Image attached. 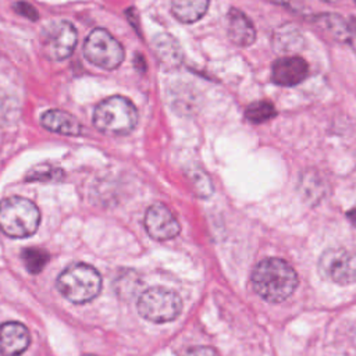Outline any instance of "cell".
<instances>
[{
  "mask_svg": "<svg viewBox=\"0 0 356 356\" xmlns=\"http://www.w3.org/2000/svg\"><path fill=\"white\" fill-rule=\"evenodd\" d=\"M21 259L31 274H39L49 261V253L40 248H26L22 250Z\"/></svg>",
  "mask_w": 356,
  "mask_h": 356,
  "instance_id": "obj_19",
  "label": "cell"
},
{
  "mask_svg": "<svg viewBox=\"0 0 356 356\" xmlns=\"http://www.w3.org/2000/svg\"><path fill=\"white\" fill-rule=\"evenodd\" d=\"M273 1H284V0H273Z\"/></svg>",
  "mask_w": 356,
  "mask_h": 356,
  "instance_id": "obj_25",
  "label": "cell"
},
{
  "mask_svg": "<svg viewBox=\"0 0 356 356\" xmlns=\"http://www.w3.org/2000/svg\"><path fill=\"white\" fill-rule=\"evenodd\" d=\"M40 222L38 206L26 197L10 196L0 202V229L11 238H25L36 232Z\"/></svg>",
  "mask_w": 356,
  "mask_h": 356,
  "instance_id": "obj_4",
  "label": "cell"
},
{
  "mask_svg": "<svg viewBox=\"0 0 356 356\" xmlns=\"http://www.w3.org/2000/svg\"><path fill=\"white\" fill-rule=\"evenodd\" d=\"M298 281L293 267L278 257L259 261L252 273L253 291L270 303H280L288 299L296 289Z\"/></svg>",
  "mask_w": 356,
  "mask_h": 356,
  "instance_id": "obj_1",
  "label": "cell"
},
{
  "mask_svg": "<svg viewBox=\"0 0 356 356\" xmlns=\"http://www.w3.org/2000/svg\"><path fill=\"white\" fill-rule=\"evenodd\" d=\"M64 178V171L51 164H39L33 167L28 175L26 181H39V182H54Z\"/></svg>",
  "mask_w": 356,
  "mask_h": 356,
  "instance_id": "obj_20",
  "label": "cell"
},
{
  "mask_svg": "<svg viewBox=\"0 0 356 356\" xmlns=\"http://www.w3.org/2000/svg\"><path fill=\"white\" fill-rule=\"evenodd\" d=\"M275 114H277V110H275L274 104L267 100L254 102V103L249 104L245 110L246 120L253 124L266 122V121L271 120L273 117H275Z\"/></svg>",
  "mask_w": 356,
  "mask_h": 356,
  "instance_id": "obj_18",
  "label": "cell"
},
{
  "mask_svg": "<svg viewBox=\"0 0 356 356\" xmlns=\"http://www.w3.org/2000/svg\"><path fill=\"white\" fill-rule=\"evenodd\" d=\"M14 10L21 14L22 17L31 19V21H36L39 18V14L36 11V8L33 6H31L29 3L26 1H18L14 4Z\"/></svg>",
  "mask_w": 356,
  "mask_h": 356,
  "instance_id": "obj_21",
  "label": "cell"
},
{
  "mask_svg": "<svg viewBox=\"0 0 356 356\" xmlns=\"http://www.w3.org/2000/svg\"><path fill=\"white\" fill-rule=\"evenodd\" d=\"M318 271L339 285L356 282V252L346 249H327L318 260Z\"/></svg>",
  "mask_w": 356,
  "mask_h": 356,
  "instance_id": "obj_8",
  "label": "cell"
},
{
  "mask_svg": "<svg viewBox=\"0 0 356 356\" xmlns=\"http://www.w3.org/2000/svg\"><path fill=\"white\" fill-rule=\"evenodd\" d=\"M309 65L299 56H282L271 65V81L278 86H295L307 78Z\"/></svg>",
  "mask_w": 356,
  "mask_h": 356,
  "instance_id": "obj_10",
  "label": "cell"
},
{
  "mask_svg": "<svg viewBox=\"0 0 356 356\" xmlns=\"http://www.w3.org/2000/svg\"><path fill=\"white\" fill-rule=\"evenodd\" d=\"M143 222L147 234L156 241L172 239L181 231L175 216L161 203H154L147 209Z\"/></svg>",
  "mask_w": 356,
  "mask_h": 356,
  "instance_id": "obj_9",
  "label": "cell"
},
{
  "mask_svg": "<svg viewBox=\"0 0 356 356\" xmlns=\"http://www.w3.org/2000/svg\"><path fill=\"white\" fill-rule=\"evenodd\" d=\"M83 356H95V355H83Z\"/></svg>",
  "mask_w": 356,
  "mask_h": 356,
  "instance_id": "obj_26",
  "label": "cell"
},
{
  "mask_svg": "<svg viewBox=\"0 0 356 356\" xmlns=\"http://www.w3.org/2000/svg\"><path fill=\"white\" fill-rule=\"evenodd\" d=\"M316 24L323 32L338 42H349L350 39L349 24L341 15L321 14L316 18Z\"/></svg>",
  "mask_w": 356,
  "mask_h": 356,
  "instance_id": "obj_17",
  "label": "cell"
},
{
  "mask_svg": "<svg viewBox=\"0 0 356 356\" xmlns=\"http://www.w3.org/2000/svg\"><path fill=\"white\" fill-rule=\"evenodd\" d=\"M82 51L90 64L107 71L118 68L125 57L122 44L104 28H95L89 32Z\"/></svg>",
  "mask_w": 356,
  "mask_h": 356,
  "instance_id": "obj_5",
  "label": "cell"
},
{
  "mask_svg": "<svg viewBox=\"0 0 356 356\" xmlns=\"http://www.w3.org/2000/svg\"><path fill=\"white\" fill-rule=\"evenodd\" d=\"M31 335L28 328L17 321L0 324V355L18 356L29 345Z\"/></svg>",
  "mask_w": 356,
  "mask_h": 356,
  "instance_id": "obj_11",
  "label": "cell"
},
{
  "mask_svg": "<svg viewBox=\"0 0 356 356\" xmlns=\"http://www.w3.org/2000/svg\"><path fill=\"white\" fill-rule=\"evenodd\" d=\"M323 1H327V3H337V1H339V0H323Z\"/></svg>",
  "mask_w": 356,
  "mask_h": 356,
  "instance_id": "obj_24",
  "label": "cell"
},
{
  "mask_svg": "<svg viewBox=\"0 0 356 356\" xmlns=\"http://www.w3.org/2000/svg\"><path fill=\"white\" fill-rule=\"evenodd\" d=\"M348 24H349V29L353 31V32H356V18H352Z\"/></svg>",
  "mask_w": 356,
  "mask_h": 356,
  "instance_id": "obj_23",
  "label": "cell"
},
{
  "mask_svg": "<svg viewBox=\"0 0 356 356\" xmlns=\"http://www.w3.org/2000/svg\"><path fill=\"white\" fill-rule=\"evenodd\" d=\"M40 124L50 132L67 136H78L82 132L81 122L68 111L51 108L42 114Z\"/></svg>",
  "mask_w": 356,
  "mask_h": 356,
  "instance_id": "obj_13",
  "label": "cell"
},
{
  "mask_svg": "<svg viewBox=\"0 0 356 356\" xmlns=\"http://www.w3.org/2000/svg\"><path fill=\"white\" fill-rule=\"evenodd\" d=\"M138 124L135 104L124 96L114 95L102 100L93 111V125L106 135H127Z\"/></svg>",
  "mask_w": 356,
  "mask_h": 356,
  "instance_id": "obj_2",
  "label": "cell"
},
{
  "mask_svg": "<svg viewBox=\"0 0 356 356\" xmlns=\"http://www.w3.org/2000/svg\"><path fill=\"white\" fill-rule=\"evenodd\" d=\"M303 43V35L293 24H284L278 26L271 36V46L277 53L284 56L302 50Z\"/></svg>",
  "mask_w": 356,
  "mask_h": 356,
  "instance_id": "obj_14",
  "label": "cell"
},
{
  "mask_svg": "<svg viewBox=\"0 0 356 356\" xmlns=\"http://www.w3.org/2000/svg\"><path fill=\"white\" fill-rule=\"evenodd\" d=\"M78 32L75 26L65 19L50 21L39 35L42 54L50 61H63L68 58L76 46Z\"/></svg>",
  "mask_w": 356,
  "mask_h": 356,
  "instance_id": "obj_7",
  "label": "cell"
},
{
  "mask_svg": "<svg viewBox=\"0 0 356 356\" xmlns=\"http://www.w3.org/2000/svg\"><path fill=\"white\" fill-rule=\"evenodd\" d=\"M227 33L229 40L241 47H248L256 40L253 22L238 8H231L227 14Z\"/></svg>",
  "mask_w": 356,
  "mask_h": 356,
  "instance_id": "obj_12",
  "label": "cell"
},
{
  "mask_svg": "<svg viewBox=\"0 0 356 356\" xmlns=\"http://www.w3.org/2000/svg\"><path fill=\"white\" fill-rule=\"evenodd\" d=\"M182 310V300L177 292L164 286H152L138 299L139 314L152 323L175 320Z\"/></svg>",
  "mask_w": 356,
  "mask_h": 356,
  "instance_id": "obj_6",
  "label": "cell"
},
{
  "mask_svg": "<svg viewBox=\"0 0 356 356\" xmlns=\"http://www.w3.org/2000/svg\"><path fill=\"white\" fill-rule=\"evenodd\" d=\"M182 356H220V355L211 346H193L186 349Z\"/></svg>",
  "mask_w": 356,
  "mask_h": 356,
  "instance_id": "obj_22",
  "label": "cell"
},
{
  "mask_svg": "<svg viewBox=\"0 0 356 356\" xmlns=\"http://www.w3.org/2000/svg\"><path fill=\"white\" fill-rule=\"evenodd\" d=\"M210 0H171V13L182 24H193L204 17Z\"/></svg>",
  "mask_w": 356,
  "mask_h": 356,
  "instance_id": "obj_16",
  "label": "cell"
},
{
  "mask_svg": "<svg viewBox=\"0 0 356 356\" xmlns=\"http://www.w3.org/2000/svg\"><path fill=\"white\" fill-rule=\"evenodd\" d=\"M57 289L72 303H86L95 299L102 289V277L99 271L85 263L68 266L57 278Z\"/></svg>",
  "mask_w": 356,
  "mask_h": 356,
  "instance_id": "obj_3",
  "label": "cell"
},
{
  "mask_svg": "<svg viewBox=\"0 0 356 356\" xmlns=\"http://www.w3.org/2000/svg\"><path fill=\"white\" fill-rule=\"evenodd\" d=\"M153 50L161 64L177 68L182 64L184 51L178 40L168 33H159L153 38Z\"/></svg>",
  "mask_w": 356,
  "mask_h": 356,
  "instance_id": "obj_15",
  "label": "cell"
}]
</instances>
